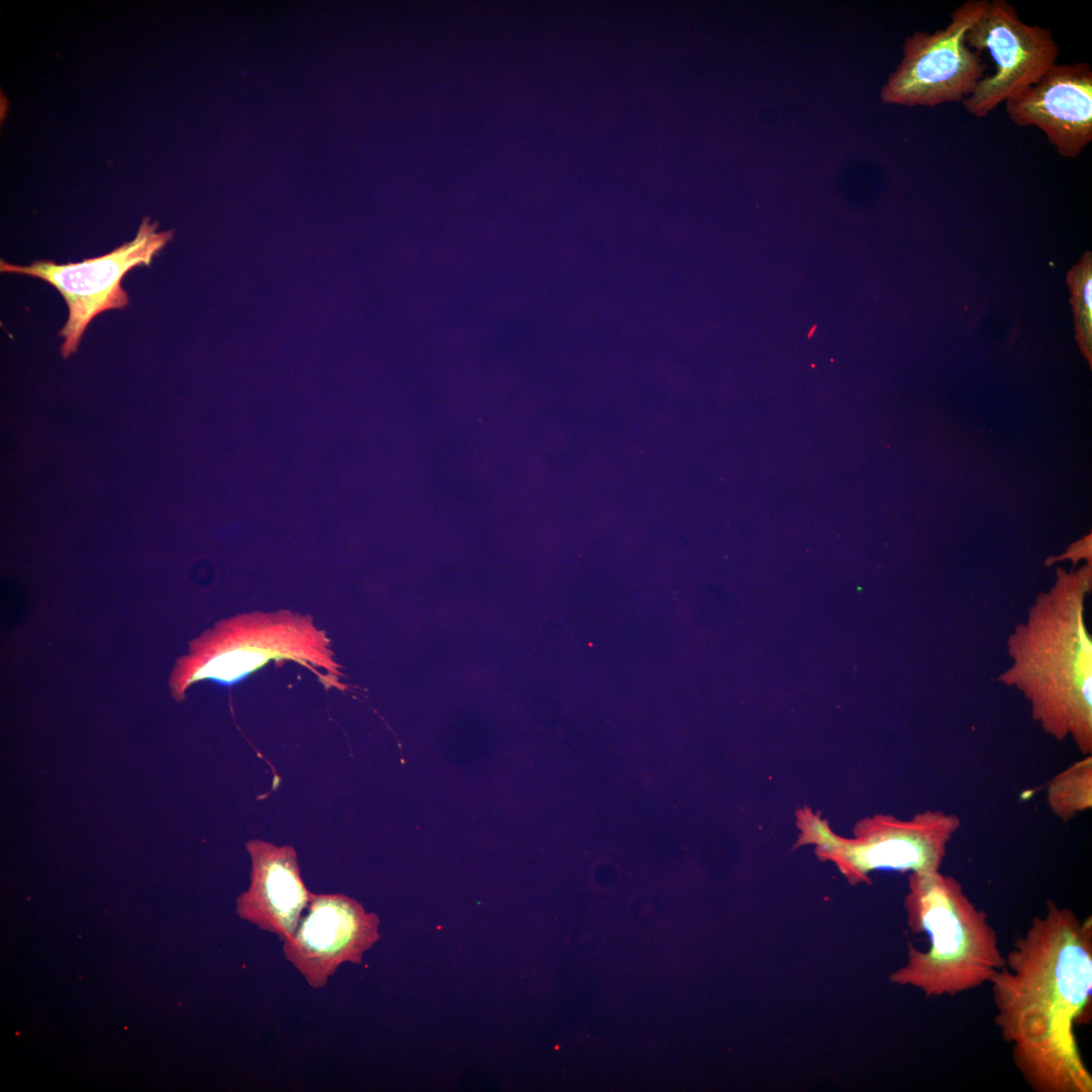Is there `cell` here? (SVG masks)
Segmentation results:
<instances>
[{
    "label": "cell",
    "mask_w": 1092,
    "mask_h": 1092,
    "mask_svg": "<svg viewBox=\"0 0 1092 1092\" xmlns=\"http://www.w3.org/2000/svg\"><path fill=\"white\" fill-rule=\"evenodd\" d=\"M995 1024L1035 1092H1092L1075 1035L1092 995V919L1046 901L989 982Z\"/></svg>",
    "instance_id": "6da1fadb"
},
{
    "label": "cell",
    "mask_w": 1092,
    "mask_h": 1092,
    "mask_svg": "<svg viewBox=\"0 0 1092 1092\" xmlns=\"http://www.w3.org/2000/svg\"><path fill=\"white\" fill-rule=\"evenodd\" d=\"M1091 586V561L1077 571L1059 568L1009 636L1012 663L998 677L1024 696L1045 733L1072 739L1083 755L1092 754V640L1084 620Z\"/></svg>",
    "instance_id": "7a4b0ae2"
},
{
    "label": "cell",
    "mask_w": 1092,
    "mask_h": 1092,
    "mask_svg": "<svg viewBox=\"0 0 1092 1092\" xmlns=\"http://www.w3.org/2000/svg\"><path fill=\"white\" fill-rule=\"evenodd\" d=\"M909 924L926 933L929 945H909L907 964L895 983L920 989L926 997L954 996L988 983L1004 964L995 929L962 884L940 871L911 873L906 898Z\"/></svg>",
    "instance_id": "3957f363"
},
{
    "label": "cell",
    "mask_w": 1092,
    "mask_h": 1092,
    "mask_svg": "<svg viewBox=\"0 0 1092 1092\" xmlns=\"http://www.w3.org/2000/svg\"><path fill=\"white\" fill-rule=\"evenodd\" d=\"M272 660L295 661L328 686H339L340 666L326 633L310 616L278 611L235 616L205 631L177 660L170 687L182 699L194 682L232 686Z\"/></svg>",
    "instance_id": "277c9868"
},
{
    "label": "cell",
    "mask_w": 1092,
    "mask_h": 1092,
    "mask_svg": "<svg viewBox=\"0 0 1092 1092\" xmlns=\"http://www.w3.org/2000/svg\"><path fill=\"white\" fill-rule=\"evenodd\" d=\"M987 4L988 0L965 1L951 12L945 27L907 36L899 65L882 86V102L934 107L970 96L988 65L982 52L967 46L965 36Z\"/></svg>",
    "instance_id": "5b68a950"
},
{
    "label": "cell",
    "mask_w": 1092,
    "mask_h": 1092,
    "mask_svg": "<svg viewBox=\"0 0 1092 1092\" xmlns=\"http://www.w3.org/2000/svg\"><path fill=\"white\" fill-rule=\"evenodd\" d=\"M157 221L145 217L133 240L82 262L57 264L37 260L16 265L1 259L0 270L39 278L61 293L69 310L68 320L59 332L64 339L61 354L69 358L78 350L83 334L96 315L128 305L127 291L121 286L123 276L138 266H150L174 237L173 230L157 232Z\"/></svg>",
    "instance_id": "8992f818"
},
{
    "label": "cell",
    "mask_w": 1092,
    "mask_h": 1092,
    "mask_svg": "<svg viewBox=\"0 0 1092 1092\" xmlns=\"http://www.w3.org/2000/svg\"><path fill=\"white\" fill-rule=\"evenodd\" d=\"M960 826L957 815L941 810H925L909 820L878 815L860 823L855 838L842 840L817 818L804 819L805 834L860 878L879 870L939 871Z\"/></svg>",
    "instance_id": "52a82bcc"
},
{
    "label": "cell",
    "mask_w": 1092,
    "mask_h": 1092,
    "mask_svg": "<svg viewBox=\"0 0 1092 1092\" xmlns=\"http://www.w3.org/2000/svg\"><path fill=\"white\" fill-rule=\"evenodd\" d=\"M965 41L976 51H988L995 63L994 73L982 78L962 101L966 111L977 118L985 117L1009 96L1035 83L1060 55L1052 31L1025 23L1006 0H988Z\"/></svg>",
    "instance_id": "ba28073f"
},
{
    "label": "cell",
    "mask_w": 1092,
    "mask_h": 1092,
    "mask_svg": "<svg viewBox=\"0 0 1092 1092\" xmlns=\"http://www.w3.org/2000/svg\"><path fill=\"white\" fill-rule=\"evenodd\" d=\"M304 911L282 950L312 988L327 985L342 964H359L380 938L378 916L345 895L311 893Z\"/></svg>",
    "instance_id": "9c48e42d"
},
{
    "label": "cell",
    "mask_w": 1092,
    "mask_h": 1092,
    "mask_svg": "<svg viewBox=\"0 0 1092 1092\" xmlns=\"http://www.w3.org/2000/svg\"><path fill=\"white\" fill-rule=\"evenodd\" d=\"M1004 102L1012 123L1040 129L1064 158L1079 157L1092 142V70L1087 62L1056 63Z\"/></svg>",
    "instance_id": "30bf717a"
},
{
    "label": "cell",
    "mask_w": 1092,
    "mask_h": 1092,
    "mask_svg": "<svg viewBox=\"0 0 1092 1092\" xmlns=\"http://www.w3.org/2000/svg\"><path fill=\"white\" fill-rule=\"evenodd\" d=\"M247 849L252 861L250 886L237 900V913L284 941L294 933L311 896L301 880L296 852L261 840L249 841Z\"/></svg>",
    "instance_id": "8fae6325"
},
{
    "label": "cell",
    "mask_w": 1092,
    "mask_h": 1092,
    "mask_svg": "<svg viewBox=\"0 0 1092 1092\" xmlns=\"http://www.w3.org/2000/svg\"><path fill=\"white\" fill-rule=\"evenodd\" d=\"M1046 803L1062 821L1074 819L1092 807V754L1073 762L1046 785Z\"/></svg>",
    "instance_id": "7c38bea8"
},
{
    "label": "cell",
    "mask_w": 1092,
    "mask_h": 1092,
    "mask_svg": "<svg viewBox=\"0 0 1092 1092\" xmlns=\"http://www.w3.org/2000/svg\"><path fill=\"white\" fill-rule=\"evenodd\" d=\"M1080 350L1092 362V254L1086 252L1067 276Z\"/></svg>",
    "instance_id": "4fadbf2b"
},
{
    "label": "cell",
    "mask_w": 1092,
    "mask_h": 1092,
    "mask_svg": "<svg viewBox=\"0 0 1092 1092\" xmlns=\"http://www.w3.org/2000/svg\"><path fill=\"white\" fill-rule=\"evenodd\" d=\"M1081 558L1091 560V534L1085 536L1080 541L1073 543L1065 554L1060 555L1058 558H1049L1046 564L1051 565L1056 560L1071 559L1074 561V565H1076Z\"/></svg>",
    "instance_id": "5bb4252c"
}]
</instances>
